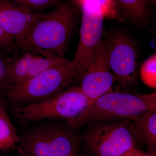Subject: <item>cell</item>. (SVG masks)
Returning <instances> with one entry per match:
<instances>
[{"instance_id":"6da1fadb","label":"cell","mask_w":156,"mask_h":156,"mask_svg":"<svg viewBox=\"0 0 156 156\" xmlns=\"http://www.w3.org/2000/svg\"><path fill=\"white\" fill-rule=\"evenodd\" d=\"M80 10L75 4L61 2L41 17L33 26L14 50L41 49L64 57L77 20Z\"/></svg>"},{"instance_id":"7a4b0ae2","label":"cell","mask_w":156,"mask_h":156,"mask_svg":"<svg viewBox=\"0 0 156 156\" xmlns=\"http://www.w3.org/2000/svg\"><path fill=\"white\" fill-rule=\"evenodd\" d=\"M67 124L41 122L19 135L17 149L21 156H80L81 137Z\"/></svg>"},{"instance_id":"3957f363","label":"cell","mask_w":156,"mask_h":156,"mask_svg":"<svg viewBox=\"0 0 156 156\" xmlns=\"http://www.w3.org/2000/svg\"><path fill=\"white\" fill-rule=\"evenodd\" d=\"M156 110V91L136 94L110 91L98 98L68 126L76 131L101 121L129 119L144 112Z\"/></svg>"},{"instance_id":"277c9868","label":"cell","mask_w":156,"mask_h":156,"mask_svg":"<svg viewBox=\"0 0 156 156\" xmlns=\"http://www.w3.org/2000/svg\"><path fill=\"white\" fill-rule=\"evenodd\" d=\"M74 77L70 61L65 58L22 85L3 92L13 106L37 103L64 92L73 86Z\"/></svg>"},{"instance_id":"5b68a950","label":"cell","mask_w":156,"mask_h":156,"mask_svg":"<svg viewBox=\"0 0 156 156\" xmlns=\"http://www.w3.org/2000/svg\"><path fill=\"white\" fill-rule=\"evenodd\" d=\"M92 100L78 86H71L64 92L49 99L22 106H13V112L23 122L61 119L68 124L77 118Z\"/></svg>"},{"instance_id":"8992f818","label":"cell","mask_w":156,"mask_h":156,"mask_svg":"<svg viewBox=\"0 0 156 156\" xmlns=\"http://www.w3.org/2000/svg\"><path fill=\"white\" fill-rule=\"evenodd\" d=\"M73 1L82 14L80 40L74 58L70 61L74 71V80L80 82L102 40L105 18L103 5L106 0Z\"/></svg>"},{"instance_id":"52a82bcc","label":"cell","mask_w":156,"mask_h":156,"mask_svg":"<svg viewBox=\"0 0 156 156\" xmlns=\"http://www.w3.org/2000/svg\"><path fill=\"white\" fill-rule=\"evenodd\" d=\"M89 125L83 140L94 156H122L136 147L138 140L129 119L101 121Z\"/></svg>"},{"instance_id":"ba28073f","label":"cell","mask_w":156,"mask_h":156,"mask_svg":"<svg viewBox=\"0 0 156 156\" xmlns=\"http://www.w3.org/2000/svg\"><path fill=\"white\" fill-rule=\"evenodd\" d=\"M108 58L112 72L119 88L136 83L138 50L134 39L122 30L112 31L105 38Z\"/></svg>"},{"instance_id":"9c48e42d","label":"cell","mask_w":156,"mask_h":156,"mask_svg":"<svg viewBox=\"0 0 156 156\" xmlns=\"http://www.w3.org/2000/svg\"><path fill=\"white\" fill-rule=\"evenodd\" d=\"M19 54L7 58L11 88L18 87L63 60L56 53L41 49H20Z\"/></svg>"},{"instance_id":"30bf717a","label":"cell","mask_w":156,"mask_h":156,"mask_svg":"<svg viewBox=\"0 0 156 156\" xmlns=\"http://www.w3.org/2000/svg\"><path fill=\"white\" fill-rule=\"evenodd\" d=\"M116 79L112 72L108 58L105 38L102 39L97 49L89 67L81 78V91L92 100L111 91Z\"/></svg>"},{"instance_id":"8fae6325","label":"cell","mask_w":156,"mask_h":156,"mask_svg":"<svg viewBox=\"0 0 156 156\" xmlns=\"http://www.w3.org/2000/svg\"><path fill=\"white\" fill-rule=\"evenodd\" d=\"M43 13L25 9L10 0H0V26L14 38L15 44L24 38Z\"/></svg>"},{"instance_id":"7c38bea8","label":"cell","mask_w":156,"mask_h":156,"mask_svg":"<svg viewBox=\"0 0 156 156\" xmlns=\"http://www.w3.org/2000/svg\"><path fill=\"white\" fill-rule=\"evenodd\" d=\"M129 119L138 141L146 146L148 153L156 154V110L144 112Z\"/></svg>"},{"instance_id":"4fadbf2b","label":"cell","mask_w":156,"mask_h":156,"mask_svg":"<svg viewBox=\"0 0 156 156\" xmlns=\"http://www.w3.org/2000/svg\"><path fill=\"white\" fill-rule=\"evenodd\" d=\"M124 21L137 27L147 25L152 12L147 0H114Z\"/></svg>"},{"instance_id":"5bb4252c","label":"cell","mask_w":156,"mask_h":156,"mask_svg":"<svg viewBox=\"0 0 156 156\" xmlns=\"http://www.w3.org/2000/svg\"><path fill=\"white\" fill-rule=\"evenodd\" d=\"M5 98L0 96V151H9L16 149L19 135L7 112Z\"/></svg>"},{"instance_id":"9a60e30c","label":"cell","mask_w":156,"mask_h":156,"mask_svg":"<svg viewBox=\"0 0 156 156\" xmlns=\"http://www.w3.org/2000/svg\"><path fill=\"white\" fill-rule=\"evenodd\" d=\"M144 83L152 89L156 88V53H154L141 65L140 72Z\"/></svg>"},{"instance_id":"2e32d148","label":"cell","mask_w":156,"mask_h":156,"mask_svg":"<svg viewBox=\"0 0 156 156\" xmlns=\"http://www.w3.org/2000/svg\"><path fill=\"white\" fill-rule=\"evenodd\" d=\"M30 11L41 12V11L53 7H56L61 2L62 0H10Z\"/></svg>"},{"instance_id":"e0dca14e","label":"cell","mask_w":156,"mask_h":156,"mask_svg":"<svg viewBox=\"0 0 156 156\" xmlns=\"http://www.w3.org/2000/svg\"><path fill=\"white\" fill-rule=\"evenodd\" d=\"M11 88L8 77L7 58L0 54V92Z\"/></svg>"},{"instance_id":"ac0fdd59","label":"cell","mask_w":156,"mask_h":156,"mask_svg":"<svg viewBox=\"0 0 156 156\" xmlns=\"http://www.w3.org/2000/svg\"><path fill=\"white\" fill-rule=\"evenodd\" d=\"M15 44L14 38L0 26V50H14Z\"/></svg>"},{"instance_id":"d6986e66","label":"cell","mask_w":156,"mask_h":156,"mask_svg":"<svg viewBox=\"0 0 156 156\" xmlns=\"http://www.w3.org/2000/svg\"><path fill=\"white\" fill-rule=\"evenodd\" d=\"M122 156H156V154L146 153L143 151L135 147L128 151Z\"/></svg>"},{"instance_id":"ffe728a7","label":"cell","mask_w":156,"mask_h":156,"mask_svg":"<svg viewBox=\"0 0 156 156\" xmlns=\"http://www.w3.org/2000/svg\"><path fill=\"white\" fill-rule=\"evenodd\" d=\"M147 1L150 4H152V5H154L156 2V0H147Z\"/></svg>"},{"instance_id":"44dd1931","label":"cell","mask_w":156,"mask_h":156,"mask_svg":"<svg viewBox=\"0 0 156 156\" xmlns=\"http://www.w3.org/2000/svg\"><path fill=\"white\" fill-rule=\"evenodd\" d=\"M80 156H88L86 154H82L80 155Z\"/></svg>"},{"instance_id":"7402d4cb","label":"cell","mask_w":156,"mask_h":156,"mask_svg":"<svg viewBox=\"0 0 156 156\" xmlns=\"http://www.w3.org/2000/svg\"><path fill=\"white\" fill-rule=\"evenodd\" d=\"M0 156H4V155H0Z\"/></svg>"}]
</instances>
